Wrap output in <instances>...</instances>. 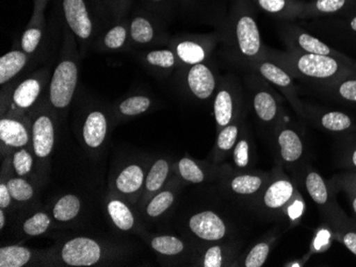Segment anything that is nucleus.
Segmentation results:
<instances>
[{
	"label": "nucleus",
	"mask_w": 356,
	"mask_h": 267,
	"mask_svg": "<svg viewBox=\"0 0 356 267\" xmlns=\"http://www.w3.org/2000/svg\"><path fill=\"white\" fill-rule=\"evenodd\" d=\"M267 57L281 65L293 77L313 83L320 89L331 85L347 74L356 71V62L314 53L267 51Z\"/></svg>",
	"instance_id": "f257e3e1"
},
{
	"label": "nucleus",
	"mask_w": 356,
	"mask_h": 267,
	"mask_svg": "<svg viewBox=\"0 0 356 267\" xmlns=\"http://www.w3.org/2000/svg\"><path fill=\"white\" fill-rule=\"evenodd\" d=\"M234 24L236 49L240 57L251 65L267 57L268 49L261 41V33L251 9L240 8Z\"/></svg>",
	"instance_id": "f03ea898"
},
{
	"label": "nucleus",
	"mask_w": 356,
	"mask_h": 267,
	"mask_svg": "<svg viewBox=\"0 0 356 267\" xmlns=\"http://www.w3.org/2000/svg\"><path fill=\"white\" fill-rule=\"evenodd\" d=\"M282 37L287 43L290 51H298V53H314V55H330V57L338 58V59L346 60V61H353V60L343 55L341 51L332 49L331 46L320 41L314 35L306 33L298 26L285 24L282 27Z\"/></svg>",
	"instance_id": "7ed1b4c3"
},
{
	"label": "nucleus",
	"mask_w": 356,
	"mask_h": 267,
	"mask_svg": "<svg viewBox=\"0 0 356 267\" xmlns=\"http://www.w3.org/2000/svg\"><path fill=\"white\" fill-rule=\"evenodd\" d=\"M78 69L73 61H63L56 67L49 87V99L57 109L69 107L75 93Z\"/></svg>",
	"instance_id": "20e7f679"
},
{
	"label": "nucleus",
	"mask_w": 356,
	"mask_h": 267,
	"mask_svg": "<svg viewBox=\"0 0 356 267\" xmlns=\"http://www.w3.org/2000/svg\"><path fill=\"white\" fill-rule=\"evenodd\" d=\"M252 67L261 75L264 80L277 85L282 93L287 97L291 105L295 107L296 111L299 114L304 115V105L298 97L297 89L293 85V76L290 75L281 65L277 64V62L268 57L264 58Z\"/></svg>",
	"instance_id": "39448f33"
},
{
	"label": "nucleus",
	"mask_w": 356,
	"mask_h": 267,
	"mask_svg": "<svg viewBox=\"0 0 356 267\" xmlns=\"http://www.w3.org/2000/svg\"><path fill=\"white\" fill-rule=\"evenodd\" d=\"M61 256L70 266H92L101 260L102 249L92 239L80 236L64 244Z\"/></svg>",
	"instance_id": "423d86ee"
},
{
	"label": "nucleus",
	"mask_w": 356,
	"mask_h": 267,
	"mask_svg": "<svg viewBox=\"0 0 356 267\" xmlns=\"http://www.w3.org/2000/svg\"><path fill=\"white\" fill-rule=\"evenodd\" d=\"M304 115L315 121L320 128L333 133H350L356 131V123L348 113L319 107H303Z\"/></svg>",
	"instance_id": "0eeeda50"
},
{
	"label": "nucleus",
	"mask_w": 356,
	"mask_h": 267,
	"mask_svg": "<svg viewBox=\"0 0 356 267\" xmlns=\"http://www.w3.org/2000/svg\"><path fill=\"white\" fill-rule=\"evenodd\" d=\"M189 228L197 238L208 242H217L226 234L225 223L213 211L197 213L190 218Z\"/></svg>",
	"instance_id": "6e6552de"
},
{
	"label": "nucleus",
	"mask_w": 356,
	"mask_h": 267,
	"mask_svg": "<svg viewBox=\"0 0 356 267\" xmlns=\"http://www.w3.org/2000/svg\"><path fill=\"white\" fill-rule=\"evenodd\" d=\"M253 103L254 111L259 121L265 123H273L279 119L281 113V105L277 95L271 91L265 83H256L254 85Z\"/></svg>",
	"instance_id": "1a4fd4ad"
},
{
	"label": "nucleus",
	"mask_w": 356,
	"mask_h": 267,
	"mask_svg": "<svg viewBox=\"0 0 356 267\" xmlns=\"http://www.w3.org/2000/svg\"><path fill=\"white\" fill-rule=\"evenodd\" d=\"M356 8V0H311L306 1L300 19L346 15Z\"/></svg>",
	"instance_id": "9d476101"
},
{
	"label": "nucleus",
	"mask_w": 356,
	"mask_h": 267,
	"mask_svg": "<svg viewBox=\"0 0 356 267\" xmlns=\"http://www.w3.org/2000/svg\"><path fill=\"white\" fill-rule=\"evenodd\" d=\"M63 11L72 31L80 39L92 33V21L83 0H63Z\"/></svg>",
	"instance_id": "9b49d317"
},
{
	"label": "nucleus",
	"mask_w": 356,
	"mask_h": 267,
	"mask_svg": "<svg viewBox=\"0 0 356 267\" xmlns=\"http://www.w3.org/2000/svg\"><path fill=\"white\" fill-rule=\"evenodd\" d=\"M187 85L194 96L201 101L211 97L217 85L213 71L204 63L191 65L188 71Z\"/></svg>",
	"instance_id": "f8f14e48"
},
{
	"label": "nucleus",
	"mask_w": 356,
	"mask_h": 267,
	"mask_svg": "<svg viewBox=\"0 0 356 267\" xmlns=\"http://www.w3.org/2000/svg\"><path fill=\"white\" fill-rule=\"evenodd\" d=\"M32 143L39 158L51 155L55 145V127L51 117L41 115L35 119L32 126Z\"/></svg>",
	"instance_id": "ddd939ff"
},
{
	"label": "nucleus",
	"mask_w": 356,
	"mask_h": 267,
	"mask_svg": "<svg viewBox=\"0 0 356 267\" xmlns=\"http://www.w3.org/2000/svg\"><path fill=\"white\" fill-rule=\"evenodd\" d=\"M253 3L270 17L281 21L300 19L306 5L304 0H253Z\"/></svg>",
	"instance_id": "4468645a"
},
{
	"label": "nucleus",
	"mask_w": 356,
	"mask_h": 267,
	"mask_svg": "<svg viewBox=\"0 0 356 267\" xmlns=\"http://www.w3.org/2000/svg\"><path fill=\"white\" fill-rule=\"evenodd\" d=\"M295 195V187L287 179H277L266 189L263 196L265 208L279 210L287 205Z\"/></svg>",
	"instance_id": "2eb2a0df"
},
{
	"label": "nucleus",
	"mask_w": 356,
	"mask_h": 267,
	"mask_svg": "<svg viewBox=\"0 0 356 267\" xmlns=\"http://www.w3.org/2000/svg\"><path fill=\"white\" fill-rule=\"evenodd\" d=\"M321 89L331 98L356 107V71L343 76Z\"/></svg>",
	"instance_id": "dca6fc26"
},
{
	"label": "nucleus",
	"mask_w": 356,
	"mask_h": 267,
	"mask_svg": "<svg viewBox=\"0 0 356 267\" xmlns=\"http://www.w3.org/2000/svg\"><path fill=\"white\" fill-rule=\"evenodd\" d=\"M280 155L286 163L298 162L304 153V145L297 131L291 128H284L277 135Z\"/></svg>",
	"instance_id": "f3484780"
},
{
	"label": "nucleus",
	"mask_w": 356,
	"mask_h": 267,
	"mask_svg": "<svg viewBox=\"0 0 356 267\" xmlns=\"http://www.w3.org/2000/svg\"><path fill=\"white\" fill-rule=\"evenodd\" d=\"M107 119L99 111H94L88 115L83 125V139L91 148H99L107 135Z\"/></svg>",
	"instance_id": "a211bd4d"
},
{
	"label": "nucleus",
	"mask_w": 356,
	"mask_h": 267,
	"mask_svg": "<svg viewBox=\"0 0 356 267\" xmlns=\"http://www.w3.org/2000/svg\"><path fill=\"white\" fill-rule=\"evenodd\" d=\"M0 139L8 146L21 148L27 145L29 135L23 123L3 119L0 121Z\"/></svg>",
	"instance_id": "6ab92c4d"
},
{
	"label": "nucleus",
	"mask_w": 356,
	"mask_h": 267,
	"mask_svg": "<svg viewBox=\"0 0 356 267\" xmlns=\"http://www.w3.org/2000/svg\"><path fill=\"white\" fill-rule=\"evenodd\" d=\"M213 112L220 128L231 125L235 113V99L229 89H222L218 92L213 103Z\"/></svg>",
	"instance_id": "aec40b11"
},
{
	"label": "nucleus",
	"mask_w": 356,
	"mask_h": 267,
	"mask_svg": "<svg viewBox=\"0 0 356 267\" xmlns=\"http://www.w3.org/2000/svg\"><path fill=\"white\" fill-rule=\"evenodd\" d=\"M144 173L139 165H129L121 171L115 181L117 189L124 194H133L143 184Z\"/></svg>",
	"instance_id": "412c9836"
},
{
	"label": "nucleus",
	"mask_w": 356,
	"mask_h": 267,
	"mask_svg": "<svg viewBox=\"0 0 356 267\" xmlns=\"http://www.w3.org/2000/svg\"><path fill=\"white\" fill-rule=\"evenodd\" d=\"M27 62L25 53L21 51H11L0 59V83L5 85L12 78L15 77Z\"/></svg>",
	"instance_id": "4be33fe9"
},
{
	"label": "nucleus",
	"mask_w": 356,
	"mask_h": 267,
	"mask_svg": "<svg viewBox=\"0 0 356 267\" xmlns=\"http://www.w3.org/2000/svg\"><path fill=\"white\" fill-rule=\"evenodd\" d=\"M41 85L37 79H27L17 87L13 94V101L21 109L31 107L39 97Z\"/></svg>",
	"instance_id": "5701e85b"
},
{
	"label": "nucleus",
	"mask_w": 356,
	"mask_h": 267,
	"mask_svg": "<svg viewBox=\"0 0 356 267\" xmlns=\"http://www.w3.org/2000/svg\"><path fill=\"white\" fill-rule=\"evenodd\" d=\"M31 259V251L26 247L14 246L0 248V267H22Z\"/></svg>",
	"instance_id": "b1692460"
},
{
	"label": "nucleus",
	"mask_w": 356,
	"mask_h": 267,
	"mask_svg": "<svg viewBox=\"0 0 356 267\" xmlns=\"http://www.w3.org/2000/svg\"><path fill=\"white\" fill-rule=\"evenodd\" d=\"M81 203L76 195H65L56 203L53 214L58 222H70L79 214Z\"/></svg>",
	"instance_id": "393cba45"
},
{
	"label": "nucleus",
	"mask_w": 356,
	"mask_h": 267,
	"mask_svg": "<svg viewBox=\"0 0 356 267\" xmlns=\"http://www.w3.org/2000/svg\"><path fill=\"white\" fill-rule=\"evenodd\" d=\"M176 53L177 57L186 63V64L194 65L203 63L206 58V51L202 44L195 41L179 42L176 45Z\"/></svg>",
	"instance_id": "a878e982"
},
{
	"label": "nucleus",
	"mask_w": 356,
	"mask_h": 267,
	"mask_svg": "<svg viewBox=\"0 0 356 267\" xmlns=\"http://www.w3.org/2000/svg\"><path fill=\"white\" fill-rule=\"evenodd\" d=\"M108 213L118 228L123 231L131 230L135 224L133 213L125 203L120 200H111L108 203Z\"/></svg>",
	"instance_id": "bb28decb"
},
{
	"label": "nucleus",
	"mask_w": 356,
	"mask_h": 267,
	"mask_svg": "<svg viewBox=\"0 0 356 267\" xmlns=\"http://www.w3.org/2000/svg\"><path fill=\"white\" fill-rule=\"evenodd\" d=\"M151 246L154 250L163 256H177L185 250L183 241L171 235L156 236L152 240Z\"/></svg>",
	"instance_id": "cd10ccee"
},
{
	"label": "nucleus",
	"mask_w": 356,
	"mask_h": 267,
	"mask_svg": "<svg viewBox=\"0 0 356 267\" xmlns=\"http://www.w3.org/2000/svg\"><path fill=\"white\" fill-rule=\"evenodd\" d=\"M264 179L255 175H240L232 180L231 189L238 195H254L261 190Z\"/></svg>",
	"instance_id": "c85d7f7f"
},
{
	"label": "nucleus",
	"mask_w": 356,
	"mask_h": 267,
	"mask_svg": "<svg viewBox=\"0 0 356 267\" xmlns=\"http://www.w3.org/2000/svg\"><path fill=\"white\" fill-rule=\"evenodd\" d=\"M169 163L167 160L160 159L156 161L155 164L152 166L151 171L145 181V187L149 192H156L160 190L163 183L167 180L168 175H169Z\"/></svg>",
	"instance_id": "c756f323"
},
{
	"label": "nucleus",
	"mask_w": 356,
	"mask_h": 267,
	"mask_svg": "<svg viewBox=\"0 0 356 267\" xmlns=\"http://www.w3.org/2000/svg\"><path fill=\"white\" fill-rule=\"evenodd\" d=\"M151 107V99L145 96H134L124 101L120 105V112L127 117L142 114Z\"/></svg>",
	"instance_id": "7c9ffc66"
},
{
	"label": "nucleus",
	"mask_w": 356,
	"mask_h": 267,
	"mask_svg": "<svg viewBox=\"0 0 356 267\" xmlns=\"http://www.w3.org/2000/svg\"><path fill=\"white\" fill-rule=\"evenodd\" d=\"M51 218L45 213H37L24 223V232L30 236L43 234L51 226Z\"/></svg>",
	"instance_id": "2f4dec72"
},
{
	"label": "nucleus",
	"mask_w": 356,
	"mask_h": 267,
	"mask_svg": "<svg viewBox=\"0 0 356 267\" xmlns=\"http://www.w3.org/2000/svg\"><path fill=\"white\" fill-rule=\"evenodd\" d=\"M178 171L184 180L191 183H201L205 180V175L199 165L189 158H183L178 162Z\"/></svg>",
	"instance_id": "473e14b6"
},
{
	"label": "nucleus",
	"mask_w": 356,
	"mask_h": 267,
	"mask_svg": "<svg viewBox=\"0 0 356 267\" xmlns=\"http://www.w3.org/2000/svg\"><path fill=\"white\" fill-rule=\"evenodd\" d=\"M131 35L137 43L147 44L154 37V29L152 24L143 17H137L131 23Z\"/></svg>",
	"instance_id": "72a5a7b5"
},
{
	"label": "nucleus",
	"mask_w": 356,
	"mask_h": 267,
	"mask_svg": "<svg viewBox=\"0 0 356 267\" xmlns=\"http://www.w3.org/2000/svg\"><path fill=\"white\" fill-rule=\"evenodd\" d=\"M174 199H175V197H174L173 193L170 192V191L159 193L149 203L147 208V214L151 217L160 216L173 205Z\"/></svg>",
	"instance_id": "f704fd0d"
},
{
	"label": "nucleus",
	"mask_w": 356,
	"mask_h": 267,
	"mask_svg": "<svg viewBox=\"0 0 356 267\" xmlns=\"http://www.w3.org/2000/svg\"><path fill=\"white\" fill-rule=\"evenodd\" d=\"M8 189L12 198L17 201H28L33 197V187L22 178H14L8 181Z\"/></svg>",
	"instance_id": "c9c22d12"
},
{
	"label": "nucleus",
	"mask_w": 356,
	"mask_h": 267,
	"mask_svg": "<svg viewBox=\"0 0 356 267\" xmlns=\"http://www.w3.org/2000/svg\"><path fill=\"white\" fill-rule=\"evenodd\" d=\"M338 240L341 241L346 248L356 257V224L350 223L349 219L335 229Z\"/></svg>",
	"instance_id": "e433bc0d"
},
{
	"label": "nucleus",
	"mask_w": 356,
	"mask_h": 267,
	"mask_svg": "<svg viewBox=\"0 0 356 267\" xmlns=\"http://www.w3.org/2000/svg\"><path fill=\"white\" fill-rule=\"evenodd\" d=\"M270 254V246L268 243L261 242L256 244L250 250L245 261V267H261L267 261Z\"/></svg>",
	"instance_id": "4c0bfd02"
},
{
	"label": "nucleus",
	"mask_w": 356,
	"mask_h": 267,
	"mask_svg": "<svg viewBox=\"0 0 356 267\" xmlns=\"http://www.w3.org/2000/svg\"><path fill=\"white\" fill-rule=\"evenodd\" d=\"M147 60L149 64L165 69H172L176 63L173 51H167V49L151 51L147 55Z\"/></svg>",
	"instance_id": "58836bf2"
},
{
	"label": "nucleus",
	"mask_w": 356,
	"mask_h": 267,
	"mask_svg": "<svg viewBox=\"0 0 356 267\" xmlns=\"http://www.w3.org/2000/svg\"><path fill=\"white\" fill-rule=\"evenodd\" d=\"M238 133H239V129L236 125H229L222 128L217 141L219 149H221L222 151H229L235 147Z\"/></svg>",
	"instance_id": "ea45409f"
},
{
	"label": "nucleus",
	"mask_w": 356,
	"mask_h": 267,
	"mask_svg": "<svg viewBox=\"0 0 356 267\" xmlns=\"http://www.w3.org/2000/svg\"><path fill=\"white\" fill-rule=\"evenodd\" d=\"M343 146L341 162L352 173H356V137H348Z\"/></svg>",
	"instance_id": "a19ab883"
},
{
	"label": "nucleus",
	"mask_w": 356,
	"mask_h": 267,
	"mask_svg": "<svg viewBox=\"0 0 356 267\" xmlns=\"http://www.w3.org/2000/svg\"><path fill=\"white\" fill-rule=\"evenodd\" d=\"M33 165V159L31 155L25 149L16 151L13 155V167L15 169L16 174L19 176H25L31 171Z\"/></svg>",
	"instance_id": "79ce46f5"
},
{
	"label": "nucleus",
	"mask_w": 356,
	"mask_h": 267,
	"mask_svg": "<svg viewBox=\"0 0 356 267\" xmlns=\"http://www.w3.org/2000/svg\"><path fill=\"white\" fill-rule=\"evenodd\" d=\"M41 37V30L37 29V28H31L25 31L22 37V47H23L24 51L27 53H33L39 46Z\"/></svg>",
	"instance_id": "37998d69"
},
{
	"label": "nucleus",
	"mask_w": 356,
	"mask_h": 267,
	"mask_svg": "<svg viewBox=\"0 0 356 267\" xmlns=\"http://www.w3.org/2000/svg\"><path fill=\"white\" fill-rule=\"evenodd\" d=\"M126 30L122 26L112 28L105 37V45L108 49H118L125 43Z\"/></svg>",
	"instance_id": "c03bdc74"
},
{
	"label": "nucleus",
	"mask_w": 356,
	"mask_h": 267,
	"mask_svg": "<svg viewBox=\"0 0 356 267\" xmlns=\"http://www.w3.org/2000/svg\"><path fill=\"white\" fill-rule=\"evenodd\" d=\"M234 161L239 169H245L249 165V143L247 139H240L234 149Z\"/></svg>",
	"instance_id": "a18cd8bd"
},
{
	"label": "nucleus",
	"mask_w": 356,
	"mask_h": 267,
	"mask_svg": "<svg viewBox=\"0 0 356 267\" xmlns=\"http://www.w3.org/2000/svg\"><path fill=\"white\" fill-rule=\"evenodd\" d=\"M204 267L222 266V249L220 246H211L206 251L203 261Z\"/></svg>",
	"instance_id": "49530a36"
},
{
	"label": "nucleus",
	"mask_w": 356,
	"mask_h": 267,
	"mask_svg": "<svg viewBox=\"0 0 356 267\" xmlns=\"http://www.w3.org/2000/svg\"><path fill=\"white\" fill-rule=\"evenodd\" d=\"M343 17L345 19H343V24H341L343 29L353 33V35H356V8H354L349 13L343 15Z\"/></svg>",
	"instance_id": "de8ad7c7"
},
{
	"label": "nucleus",
	"mask_w": 356,
	"mask_h": 267,
	"mask_svg": "<svg viewBox=\"0 0 356 267\" xmlns=\"http://www.w3.org/2000/svg\"><path fill=\"white\" fill-rule=\"evenodd\" d=\"M337 182L341 187H349L354 192H356V173H350V174L341 177L338 179Z\"/></svg>",
	"instance_id": "09e8293b"
},
{
	"label": "nucleus",
	"mask_w": 356,
	"mask_h": 267,
	"mask_svg": "<svg viewBox=\"0 0 356 267\" xmlns=\"http://www.w3.org/2000/svg\"><path fill=\"white\" fill-rule=\"evenodd\" d=\"M11 193L8 189L7 184L0 185V208H8L11 203Z\"/></svg>",
	"instance_id": "8fccbe9b"
},
{
	"label": "nucleus",
	"mask_w": 356,
	"mask_h": 267,
	"mask_svg": "<svg viewBox=\"0 0 356 267\" xmlns=\"http://www.w3.org/2000/svg\"><path fill=\"white\" fill-rule=\"evenodd\" d=\"M341 189L345 190V192L347 193L350 203H351L352 210H353L354 215L356 216V192H354L353 190H351V189L347 187H341Z\"/></svg>",
	"instance_id": "3c124183"
},
{
	"label": "nucleus",
	"mask_w": 356,
	"mask_h": 267,
	"mask_svg": "<svg viewBox=\"0 0 356 267\" xmlns=\"http://www.w3.org/2000/svg\"><path fill=\"white\" fill-rule=\"evenodd\" d=\"M6 225V217L5 213H3V209L0 208V229H3Z\"/></svg>",
	"instance_id": "603ef678"
},
{
	"label": "nucleus",
	"mask_w": 356,
	"mask_h": 267,
	"mask_svg": "<svg viewBox=\"0 0 356 267\" xmlns=\"http://www.w3.org/2000/svg\"><path fill=\"white\" fill-rule=\"evenodd\" d=\"M153 1H163V0H153Z\"/></svg>",
	"instance_id": "864d4df0"
}]
</instances>
